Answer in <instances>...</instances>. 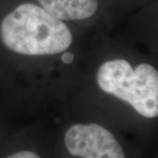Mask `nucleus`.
Returning a JSON list of instances; mask_svg holds the SVG:
<instances>
[{
  "instance_id": "1",
  "label": "nucleus",
  "mask_w": 158,
  "mask_h": 158,
  "mask_svg": "<svg viewBox=\"0 0 158 158\" xmlns=\"http://www.w3.org/2000/svg\"><path fill=\"white\" fill-rule=\"evenodd\" d=\"M0 40L13 53L41 56L63 53L71 46L73 37L62 20L38 4L23 2L2 19Z\"/></svg>"
},
{
  "instance_id": "2",
  "label": "nucleus",
  "mask_w": 158,
  "mask_h": 158,
  "mask_svg": "<svg viewBox=\"0 0 158 158\" xmlns=\"http://www.w3.org/2000/svg\"><path fill=\"white\" fill-rule=\"evenodd\" d=\"M97 84L105 93L127 103L147 118L158 115V72L149 63L133 66L122 58L103 62L97 72Z\"/></svg>"
},
{
  "instance_id": "3",
  "label": "nucleus",
  "mask_w": 158,
  "mask_h": 158,
  "mask_svg": "<svg viewBox=\"0 0 158 158\" xmlns=\"http://www.w3.org/2000/svg\"><path fill=\"white\" fill-rule=\"evenodd\" d=\"M64 144L75 157H126L123 148L113 134L96 123L72 125L65 133Z\"/></svg>"
},
{
  "instance_id": "4",
  "label": "nucleus",
  "mask_w": 158,
  "mask_h": 158,
  "mask_svg": "<svg viewBox=\"0 0 158 158\" xmlns=\"http://www.w3.org/2000/svg\"><path fill=\"white\" fill-rule=\"evenodd\" d=\"M38 5L58 19L85 20L91 18L99 6V0H36Z\"/></svg>"
},
{
  "instance_id": "5",
  "label": "nucleus",
  "mask_w": 158,
  "mask_h": 158,
  "mask_svg": "<svg viewBox=\"0 0 158 158\" xmlns=\"http://www.w3.org/2000/svg\"><path fill=\"white\" fill-rule=\"evenodd\" d=\"M9 158H39L40 157L37 153L30 151V150H20L14 152L8 156Z\"/></svg>"
},
{
  "instance_id": "6",
  "label": "nucleus",
  "mask_w": 158,
  "mask_h": 158,
  "mask_svg": "<svg viewBox=\"0 0 158 158\" xmlns=\"http://www.w3.org/2000/svg\"><path fill=\"white\" fill-rule=\"evenodd\" d=\"M73 55L72 54H70V53H65L64 55H63V56H62V61L65 62V63H70V62L73 61Z\"/></svg>"
}]
</instances>
